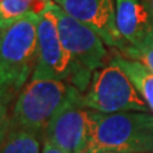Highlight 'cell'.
Segmentation results:
<instances>
[{
  "instance_id": "cell-1",
  "label": "cell",
  "mask_w": 153,
  "mask_h": 153,
  "mask_svg": "<svg viewBox=\"0 0 153 153\" xmlns=\"http://www.w3.org/2000/svg\"><path fill=\"white\" fill-rule=\"evenodd\" d=\"M37 19L35 13H28L1 30L0 37V87L1 111L32 78L37 66Z\"/></svg>"
},
{
  "instance_id": "cell-2",
  "label": "cell",
  "mask_w": 153,
  "mask_h": 153,
  "mask_svg": "<svg viewBox=\"0 0 153 153\" xmlns=\"http://www.w3.org/2000/svg\"><path fill=\"white\" fill-rule=\"evenodd\" d=\"M88 143L94 153L153 152V114H101L88 110Z\"/></svg>"
},
{
  "instance_id": "cell-6",
  "label": "cell",
  "mask_w": 153,
  "mask_h": 153,
  "mask_svg": "<svg viewBox=\"0 0 153 153\" xmlns=\"http://www.w3.org/2000/svg\"><path fill=\"white\" fill-rule=\"evenodd\" d=\"M37 66L32 74L36 79H59L71 83L74 76L73 60L64 47L50 1L37 19Z\"/></svg>"
},
{
  "instance_id": "cell-4",
  "label": "cell",
  "mask_w": 153,
  "mask_h": 153,
  "mask_svg": "<svg viewBox=\"0 0 153 153\" xmlns=\"http://www.w3.org/2000/svg\"><path fill=\"white\" fill-rule=\"evenodd\" d=\"M50 8L56 17L61 42L74 64V76L70 84L84 93L93 71L103 68L111 60L107 45L97 32L69 16L56 3L50 1Z\"/></svg>"
},
{
  "instance_id": "cell-18",
  "label": "cell",
  "mask_w": 153,
  "mask_h": 153,
  "mask_svg": "<svg viewBox=\"0 0 153 153\" xmlns=\"http://www.w3.org/2000/svg\"><path fill=\"white\" fill-rule=\"evenodd\" d=\"M49 1H54V3H59L60 0H49Z\"/></svg>"
},
{
  "instance_id": "cell-10",
  "label": "cell",
  "mask_w": 153,
  "mask_h": 153,
  "mask_svg": "<svg viewBox=\"0 0 153 153\" xmlns=\"http://www.w3.org/2000/svg\"><path fill=\"white\" fill-rule=\"evenodd\" d=\"M41 139L36 133L1 121V153H41Z\"/></svg>"
},
{
  "instance_id": "cell-13",
  "label": "cell",
  "mask_w": 153,
  "mask_h": 153,
  "mask_svg": "<svg viewBox=\"0 0 153 153\" xmlns=\"http://www.w3.org/2000/svg\"><path fill=\"white\" fill-rule=\"evenodd\" d=\"M120 54L129 59L140 61L143 65H146L148 69L153 71V31L148 33L140 44H138L137 46L125 47Z\"/></svg>"
},
{
  "instance_id": "cell-15",
  "label": "cell",
  "mask_w": 153,
  "mask_h": 153,
  "mask_svg": "<svg viewBox=\"0 0 153 153\" xmlns=\"http://www.w3.org/2000/svg\"><path fill=\"white\" fill-rule=\"evenodd\" d=\"M147 7H148V10H149L151 14V21H152V28H153V0H144Z\"/></svg>"
},
{
  "instance_id": "cell-9",
  "label": "cell",
  "mask_w": 153,
  "mask_h": 153,
  "mask_svg": "<svg viewBox=\"0 0 153 153\" xmlns=\"http://www.w3.org/2000/svg\"><path fill=\"white\" fill-rule=\"evenodd\" d=\"M115 17L116 28L125 47L137 46L153 31L151 14L144 0H116Z\"/></svg>"
},
{
  "instance_id": "cell-12",
  "label": "cell",
  "mask_w": 153,
  "mask_h": 153,
  "mask_svg": "<svg viewBox=\"0 0 153 153\" xmlns=\"http://www.w3.org/2000/svg\"><path fill=\"white\" fill-rule=\"evenodd\" d=\"M49 0H0V28L9 27L28 13L41 14Z\"/></svg>"
},
{
  "instance_id": "cell-17",
  "label": "cell",
  "mask_w": 153,
  "mask_h": 153,
  "mask_svg": "<svg viewBox=\"0 0 153 153\" xmlns=\"http://www.w3.org/2000/svg\"><path fill=\"white\" fill-rule=\"evenodd\" d=\"M103 153H119V152H103ZM148 153H153V152H148Z\"/></svg>"
},
{
  "instance_id": "cell-11",
  "label": "cell",
  "mask_w": 153,
  "mask_h": 153,
  "mask_svg": "<svg viewBox=\"0 0 153 153\" xmlns=\"http://www.w3.org/2000/svg\"><path fill=\"white\" fill-rule=\"evenodd\" d=\"M111 59L124 69L153 114V71L140 61L125 57L120 52H115Z\"/></svg>"
},
{
  "instance_id": "cell-14",
  "label": "cell",
  "mask_w": 153,
  "mask_h": 153,
  "mask_svg": "<svg viewBox=\"0 0 153 153\" xmlns=\"http://www.w3.org/2000/svg\"><path fill=\"white\" fill-rule=\"evenodd\" d=\"M41 153H69V152H66L63 148L55 146L54 143H51L50 140L44 139V146H42Z\"/></svg>"
},
{
  "instance_id": "cell-16",
  "label": "cell",
  "mask_w": 153,
  "mask_h": 153,
  "mask_svg": "<svg viewBox=\"0 0 153 153\" xmlns=\"http://www.w3.org/2000/svg\"><path fill=\"white\" fill-rule=\"evenodd\" d=\"M78 153H94L92 149H91V148L87 146V147H85V148H83V149H80Z\"/></svg>"
},
{
  "instance_id": "cell-8",
  "label": "cell",
  "mask_w": 153,
  "mask_h": 153,
  "mask_svg": "<svg viewBox=\"0 0 153 153\" xmlns=\"http://www.w3.org/2000/svg\"><path fill=\"white\" fill-rule=\"evenodd\" d=\"M56 4L97 32L107 46L119 52L125 47L116 28V0H60Z\"/></svg>"
},
{
  "instance_id": "cell-3",
  "label": "cell",
  "mask_w": 153,
  "mask_h": 153,
  "mask_svg": "<svg viewBox=\"0 0 153 153\" xmlns=\"http://www.w3.org/2000/svg\"><path fill=\"white\" fill-rule=\"evenodd\" d=\"M78 91L65 80L31 78L17 96L10 112L3 114L1 121H8L44 138L55 112Z\"/></svg>"
},
{
  "instance_id": "cell-7",
  "label": "cell",
  "mask_w": 153,
  "mask_h": 153,
  "mask_svg": "<svg viewBox=\"0 0 153 153\" xmlns=\"http://www.w3.org/2000/svg\"><path fill=\"white\" fill-rule=\"evenodd\" d=\"M83 93L78 91L50 120L44 139L69 153H78L88 143V108L83 106Z\"/></svg>"
},
{
  "instance_id": "cell-5",
  "label": "cell",
  "mask_w": 153,
  "mask_h": 153,
  "mask_svg": "<svg viewBox=\"0 0 153 153\" xmlns=\"http://www.w3.org/2000/svg\"><path fill=\"white\" fill-rule=\"evenodd\" d=\"M82 102L85 108L101 114L151 112L131 79L112 59L103 68L93 71L88 88L83 93Z\"/></svg>"
}]
</instances>
